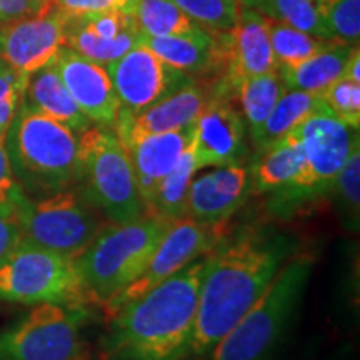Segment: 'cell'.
<instances>
[{"label": "cell", "instance_id": "4", "mask_svg": "<svg viewBox=\"0 0 360 360\" xmlns=\"http://www.w3.org/2000/svg\"><path fill=\"white\" fill-rule=\"evenodd\" d=\"M172 220L143 215L130 222H107L75 259L89 302L105 304L146 270Z\"/></svg>", "mask_w": 360, "mask_h": 360}, {"label": "cell", "instance_id": "19", "mask_svg": "<svg viewBox=\"0 0 360 360\" xmlns=\"http://www.w3.org/2000/svg\"><path fill=\"white\" fill-rule=\"evenodd\" d=\"M195 127L197 122H193L174 132L148 135L125 146L147 215H152V207L162 182L172 172L195 137Z\"/></svg>", "mask_w": 360, "mask_h": 360}, {"label": "cell", "instance_id": "10", "mask_svg": "<svg viewBox=\"0 0 360 360\" xmlns=\"http://www.w3.org/2000/svg\"><path fill=\"white\" fill-rule=\"evenodd\" d=\"M290 135L304 150L305 174L295 188L278 192L282 207L300 205L330 192L344 162L360 146L359 129L340 122L327 107L310 114Z\"/></svg>", "mask_w": 360, "mask_h": 360}, {"label": "cell", "instance_id": "36", "mask_svg": "<svg viewBox=\"0 0 360 360\" xmlns=\"http://www.w3.org/2000/svg\"><path fill=\"white\" fill-rule=\"evenodd\" d=\"M25 200L27 193L13 174L6 148V141H0V210L17 217Z\"/></svg>", "mask_w": 360, "mask_h": 360}, {"label": "cell", "instance_id": "31", "mask_svg": "<svg viewBox=\"0 0 360 360\" xmlns=\"http://www.w3.org/2000/svg\"><path fill=\"white\" fill-rule=\"evenodd\" d=\"M314 2L332 37L340 40L342 44L359 45L360 0H314Z\"/></svg>", "mask_w": 360, "mask_h": 360}, {"label": "cell", "instance_id": "28", "mask_svg": "<svg viewBox=\"0 0 360 360\" xmlns=\"http://www.w3.org/2000/svg\"><path fill=\"white\" fill-rule=\"evenodd\" d=\"M269 37L277 69H295L307 58L337 42L335 39L315 37V35L272 19H269Z\"/></svg>", "mask_w": 360, "mask_h": 360}, {"label": "cell", "instance_id": "3", "mask_svg": "<svg viewBox=\"0 0 360 360\" xmlns=\"http://www.w3.org/2000/svg\"><path fill=\"white\" fill-rule=\"evenodd\" d=\"M6 148L27 197L79 186V135L24 101L6 135Z\"/></svg>", "mask_w": 360, "mask_h": 360}, {"label": "cell", "instance_id": "8", "mask_svg": "<svg viewBox=\"0 0 360 360\" xmlns=\"http://www.w3.org/2000/svg\"><path fill=\"white\" fill-rule=\"evenodd\" d=\"M85 307L39 304L0 328V360H89Z\"/></svg>", "mask_w": 360, "mask_h": 360}, {"label": "cell", "instance_id": "13", "mask_svg": "<svg viewBox=\"0 0 360 360\" xmlns=\"http://www.w3.org/2000/svg\"><path fill=\"white\" fill-rule=\"evenodd\" d=\"M70 13L56 6L47 11L7 20L0 27V58L27 79L53 64L65 45V29Z\"/></svg>", "mask_w": 360, "mask_h": 360}, {"label": "cell", "instance_id": "16", "mask_svg": "<svg viewBox=\"0 0 360 360\" xmlns=\"http://www.w3.org/2000/svg\"><path fill=\"white\" fill-rule=\"evenodd\" d=\"M53 65L74 102L90 122L114 129L120 105L105 67L79 56L65 45L58 51Z\"/></svg>", "mask_w": 360, "mask_h": 360}, {"label": "cell", "instance_id": "20", "mask_svg": "<svg viewBox=\"0 0 360 360\" xmlns=\"http://www.w3.org/2000/svg\"><path fill=\"white\" fill-rule=\"evenodd\" d=\"M139 42L169 65L186 72L193 79L224 74L227 32H214L200 27L193 32L169 37L141 34Z\"/></svg>", "mask_w": 360, "mask_h": 360}, {"label": "cell", "instance_id": "1", "mask_svg": "<svg viewBox=\"0 0 360 360\" xmlns=\"http://www.w3.org/2000/svg\"><path fill=\"white\" fill-rule=\"evenodd\" d=\"M292 242L262 227H245L207 254L191 352L205 357L278 272Z\"/></svg>", "mask_w": 360, "mask_h": 360}, {"label": "cell", "instance_id": "30", "mask_svg": "<svg viewBox=\"0 0 360 360\" xmlns=\"http://www.w3.org/2000/svg\"><path fill=\"white\" fill-rule=\"evenodd\" d=\"M186 15L214 32H231L238 20L237 0H174Z\"/></svg>", "mask_w": 360, "mask_h": 360}, {"label": "cell", "instance_id": "17", "mask_svg": "<svg viewBox=\"0 0 360 360\" xmlns=\"http://www.w3.org/2000/svg\"><path fill=\"white\" fill-rule=\"evenodd\" d=\"M277 70L269 37V17L252 7H240L238 20L225 44V65L219 80L236 96L242 80Z\"/></svg>", "mask_w": 360, "mask_h": 360}, {"label": "cell", "instance_id": "2", "mask_svg": "<svg viewBox=\"0 0 360 360\" xmlns=\"http://www.w3.org/2000/svg\"><path fill=\"white\" fill-rule=\"evenodd\" d=\"M207 254L107 315L103 360H182L191 352Z\"/></svg>", "mask_w": 360, "mask_h": 360}, {"label": "cell", "instance_id": "14", "mask_svg": "<svg viewBox=\"0 0 360 360\" xmlns=\"http://www.w3.org/2000/svg\"><path fill=\"white\" fill-rule=\"evenodd\" d=\"M195 157L200 169L244 164L247 157V125L232 103V94L217 84L209 103L197 119Z\"/></svg>", "mask_w": 360, "mask_h": 360}, {"label": "cell", "instance_id": "5", "mask_svg": "<svg viewBox=\"0 0 360 360\" xmlns=\"http://www.w3.org/2000/svg\"><path fill=\"white\" fill-rule=\"evenodd\" d=\"M314 270V255L285 260L247 312L210 352V360H265L282 339Z\"/></svg>", "mask_w": 360, "mask_h": 360}, {"label": "cell", "instance_id": "38", "mask_svg": "<svg viewBox=\"0 0 360 360\" xmlns=\"http://www.w3.org/2000/svg\"><path fill=\"white\" fill-rule=\"evenodd\" d=\"M49 7L52 6L45 0H0V15L6 22L15 20L47 11Z\"/></svg>", "mask_w": 360, "mask_h": 360}, {"label": "cell", "instance_id": "32", "mask_svg": "<svg viewBox=\"0 0 360 360\" xmlns=\"http://www.w3.org/2000/svg\"><path fill=\"white\" fill-rule=\"evenodd\" d=\"M321 98L328 110L340 122L349 127H360V84L349 79H337L327 89H323Z\"/></svg>", "mask_w": 360, "mask_h": 360}, {"label": "cell", "instance_id": "24", "mask_svg": "<svg viewBox=\"0 0 360 360\" xmlns=\"http://www.w3.org/2000/svg\"><path fill=\"white\" fill-rule=\"evenodd\" d=\"M326 109V103L319 94L302 92V90H287L278 98L267 120H265L259 132L250 139L255 152L269 147L270 143L281 141L287 134H290L302 120L307 119L314 112Z\"/></svg>", "mask_w": 360, "mask_h": 360}, {"label": "cell", "instance_id": "34", "mask_svg": "<svg viewBox=\"0 0 360 360\" xmlns=\"http://www.w3.org/2000/svg\"><path fill=\"white\" fill-rule=\"evenodd\" d=\"M27 80L29 79L25 75L0 60V141H6L8 129L24 101Z\"/></svg>", "mask_w": 360, "mask_h": 360}, {"label": "cell", "instance_id": "35", "mask_svg": "<svg viewBox=\"0 0 360 360\" xmlns=\"http://www.w3.org/2000/svg\"><path fill=\"white\" fill-rule=\"evenodd\" d=\"M72 17L82 29L103 40H115L125 34L139 30L129 11H105Z\"/></svg>", "mask_w": 360, "mask_h": 360}, {"label": "cell", "instance_id": "21", "mask_svg": "<svg viewBox=\"0 0 360 360\" xmlns=\"http://www.w3.org/2000/svg\"><path fill=\"white\" fill-rule=\"evenodd\" d=\"M305 174V157L300 143L287 134L281 141L255 152L250 167L254 193L287 192L300 184Z\"/></svg>", "mask_w": 360, "mask_h": 360}, {"label": "cell", "instance_id": "41", "mask_svg": "<svg viewBox=\"0 0 360 360\" xmlns=\"http://www.w3.org/2000/svg\"><path fill=\"white\" fill-rule=\"evenodd\" d=\"M238 6L240 7H252L255 8V6H257V0H237Z\"/></svg>", "mask_w": 360, "mask_h": 360}, {"label": "cell", "instance_id": "26", "mask_svg": "<svg viewBox=\"0 0 360 360\" xmlns=\"http://www.w3.org/2000/svg\"><path fill=\"white\" fill-rule=\"evenodd\" d=\"M129 12L143 35L169 37L200 29L191 17L175 6L174 0H132Z\"/></svg>", "mask_w": 360, "mask_h": 360}, {"label": "cell", "instance_id": "39", "mask_svg": "<svg viewBox=\"0 0 360 360\" xmlns=\"http://www.w3.org/2000/svg\"><path fill=\"white\" fill-rule=\"evenodd\" d=\"M22 240L19 220L15 215L0 210V260L15 249Z\"/></svg>", "mask_w": 360, "mask_h": 360}, {"label": "cell", "instance_id": "29", "mask_svg": "<svg viewBox=\"0 0 360 360\" xmlns=\"http://www.w3.org/2000/svg\"><path fill=\"white\" fill-rule=\"evenodd\" d=\"M255 8L269 19L282 22L315 37L334 39L314 0H257Z\"/></svg>", "mask_w": 360, "mask_h": 360}, {"label": "cell", "instance_id": "15", "mask_svg": "<svg viewBox=\"0 0 360 360\" xmlns=\"http://www.w3.org/2000/svg\"><path fill=\"white\" fill-rule=\"evenodd\" d=\"M250 193V169L244 164L215 167L193 177L187 192L186 217L209 227H222L244 207Z\"/></svg>", "mask_w": 360, "mask_h": 360}, {"label": "cell", "instance_id": "12", "mask_svg": "<svg viewBox=\"0 0 360 360\" xmlns=\"http://www.w3.org/2000/svg\"><path fill=\"white\" fill-rule=\"evenodd\" d=\"M105 69L119 101V112L124 114H139L195 80L141 42Z\"/></svg>", "mask_w": 360, "mask_h": 360}, {"label": "cell", "instance_id": "43", "mask_svg": "<svg viewBox=\"0 0 360 360\" xmlns=\"http://www.w3.org/2000/svg\"><path fill=\"white\" fill-rule=\"evenodd\" d=\"M4 22H6V20H4V17H2V15H0V27H2V24H4Z\"/></svg>", "mask_w": 360, "mask_h": 360}, {"label": "cell", "instance_id": "25", "mask_svg": "<svg viewBox=\"0 0 360 360\" xmlns=\"http://www.w3.org/2000/svg\"><path fill=\"white\" fill-rule=\"evenodd\" d=\"M285 92V84H283L278 70L255 75V77H249L238 84L236 96L240 102V114L244 117L247 134L250 139L259 132L278 98Z\"/></svg>", "mask_w": 360, "mask_h": 360}, {"label": "cell", "instance_id": "9", "mask_svg": "<svg viewBox=\"0 0 360 360\" xmlns=\"http://www.w3.org/2000/svg\"><path fill=\"white\" fill-rule=\"evenodd\" d=\"M22 240L77 259L101 231L97 209L77 188L27 197L17 214Z\"/></svg>", "mask_w": 360, "mask_h": 360}, {"label": "cell", "instance_id": "40", "mask_svg": "<svg viewBox=\"0 0 360 360\" xmlns=\"http://www.w3.org/2000/svg\"><path fill=\"white\" fill-rule=\"evenodd\" d=\"M342 77L354 80V82L360 84V52H359V45H355L352 53H350L347 64L344 67V74Z\"/></svg>", "mask_w": 360, "mask_h": 360}, {"label": "cell", "instance_id": "27", "mask_svg": "<svg viewBox=\"0 0 360 360\" xmlns=\"http://www.w3.org/2000/svg\"><path fill=\"white\" fill-rule=\"evenodd\" d=\"M200 170L199 162L195 157V146L193 141L186 148L180 160L177 162L172 172L165 177L162 186L157 192L154 207H152V215H160V217L175 220L186 217V200L188 186Z\"/></svg>", "mask_w": 360, "mask_h": 360}, {"label": "cell", "instance_id": "11", "mask_svg": "<svg viewBox=\"0 0 360 360\" xmlns=\"http://www.w3.org/2000/svg\"><path fill=\"white\" fill-rule=\"evenodd\" d=\"M217 229L199 224L188 217L172 220L146 270L124 290L102 304L105 315H110L122 305L132 302L147 290L167 281L179 270L187 267L192 260L209 254L219 245Z\"/></svg>", "mask_w": 360, "mask_h": 360}, {"label": "cell", "instance_id": "23", "mask_svg": "<svg viewBox=\"0 0 360 360\" xmlns=\"http://www.w3.org/2000/svg\"><path fill=\"white\" fill-rule=\"evenodd\" d=\"M355 45L342 44L337 40L314 57L307 58L295 69H277L287 90L321 94L332 82L342 77Z\"/></svg>", "mask_w": 360, "mask_h": 360}, {"label": "cell", "instance_id": "37", "mask_svg": "<svg viewBox=\"0 0 360 360\" xmlns=\"http://www.w3.org/2000/svg\"><path fill=\"white\" fill-rule=\"evenodd\" d=\"M132 0H58L57 6L70 15H87V13L105 11H129Z\"/></svg>", "mask_w": 360, "mask_h": 360}, {"label": "cell", "instance_id": "33", "mask_svg": "<svg viewBox=\"0 0 360 360\" xmlns=\"http://www.w3.org/2000/svg\"><path fill=\"white\" fill-rule=\"evenodd\" d=\"M332 191L339 197L344 214L357 229L360 210V146L355 147L337 174Z\"/></svg>", "mask_w": 360, "mask_h": 360}, {"label": "cell", "instance_id": "7", "mask_svg": "<svg viewBox=\"0 0 360 360\" xmlns=\"http://www.w3.org/2000/svg\"><path fill=\"white\" fill-rule=\"evenodd\" d=\"M0 300L30 307H85L89 302L75 260L27 240L0 260Z\"/></svg>", "mask_w": 360, "mask_h": 360}, {"label": "cell", "instance_id": "18", "mask_svg": "<svg viewBox=\"0 0 360 360\" xmlns=\"http://www.w3.org/2000/svg\"><path fill=\"white\" fill-rule=\"evenodd\" d=\"M212 96V89L195 82L179 89L169 97L162 98L154 105L139 114L119 112L114 132L122 146H129L148 135L174 132L197 122Z\"/></svg>", "mask_w": 360, "mask_h": 360}, {"label": "cell", "instance_id": "42", "mask_svg": "<svg viewBox=\"0 0 360 360\" xmlns=\"http://www.w3.org/2000/svg\"><path fill=\"white\" fill-rule=\"evenodd\" d=\"M45 2H47L49 6H56V4L58 2V0H45Z\"/></svg>", "mask_w": 360, "mask_h": 360}, {"label": "cell", "instance_id": "6", "mask_svg": "<svg viewBox=\"0 0 360 360\" xmlns=\"http://www.w3.org/2000/svg\"><path fill=\"white\" fill-rule=\"evenodd\" d=\"M79 160L80 192L109 222L124 224L147 215L132 162L114 129L92 125L80 134Z\"/></svg>", "mask_w": 360, "mask_h": 360}, {"label": "cell", "instance_id": "44", "mask_svg": "<svg viewBox=\"0 0 360 360\" xmlns=\"http://www.w3.org/2000/svg\"><path fill=\"white\" fill-rule=\"evenodd\" d=\"M0 60H2V58H0Z\"/></svg>", "mask_w": 360, "mask_h": 360}, {"label": "cell", "instance_id": "22", "mask_svg": "<svg viewBox=\"0 0 360 360\" xmlns=\"http://www.w3.org/2000/svg\"><path fill=\"white\" fill-rule=\"evenodd\" d=\"M24 102L32 109L64 124L77 135L94 125L80 112L53 64L30 75L25 85Z\"/></svg>", "mask_w": 360, "mask_h": 360}]
</instances>
